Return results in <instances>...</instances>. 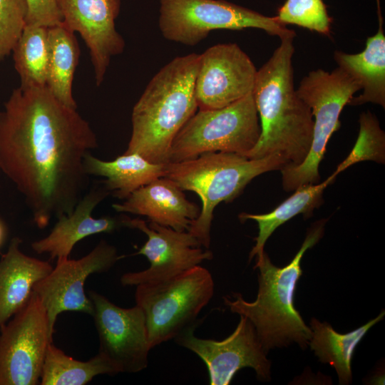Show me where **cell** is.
Returning a JSON list of instances; mask_svg holds the SVG:
<instances>
[{
    "mask_svg": "<svg viewBox=\"0 0 385 385\" xmlns=\"http://www.w3.org/2000/svg\"><path fill=\"white\" fill-rule=\"evenodd\" d=\"M158 26L168 41L195 46L213 30L255 28L281 38L296 36L275 18L224 0H160Z\"/></svg>",
    "mask_w": 385,
    "mask_h": 385,
    "instance_id": "9",
    "label": "cell"
},
{
    "mask_svg": "<svg viewBox=\"0 0 385 385\" xmlns=\"http://www.w3.org/2000/svg\"><path fill=\"white\" fill-rule=\"evenodd\" d=\"M260 133L252 93L223 108L198 109L173 139L168 163L212 152L245 155L257 144Z\"/></svg>",
    "mask_w": 385,
    "mask_h": 385,
    "instance_id": "8",
    "label": "cell"
},
{
    "mask_svg": "<svg viewBox=\"0 0 385 385\" xmlns=\"http://www.w3.org/2000/svg\"><path fill=\"white\" fill-rule=\"evenodd\" d=\"M385 160V135L377 118L369 111L359 117V133L356 142L347 158L335 170L341 172L357 162L374 160L384 163Z\"/></svg>",
    "mask_w": 385,
    "mask_h": 385,
    "instance_id": "27",
    "label": "cell"
},
{
    "mask_svg": "<svg viewBox=\"0 0 385 385\" xmlns=\"http://www.w3.org/2000/svg\"><path fill=\"white\" fill-rule=\"evenodd\" d=\"M124 227L137 229L145 233L148 240L133 254L145 256L150 262L148 268L133 272H126L120 277L123 286L163 280L213 258L212 252L202 248L199 240L188 231H178L171 227L138 218L121 217Z\"/></svg>",
    "mask_w": 385,
    "mask_h": 385,
    "instance_id": "14",
    "label": "cell"
},
{
    "mask_svg": "<svg viewBox=\"0 0 385 385\" xmlns=\"http://www.w3.org/2000/svg\"><path fill=\"white\" fill-rule=\"evenodd\" d=\"M88 297L99 339L98 353L111 361L119 373H137L146 369L151 349L142 309L136 304L120 307L95 291H90Z\"/></svg>",
    "mask_w": 385,
    "mask_h": 385,
    "instance_id": "13",
    "label": "cell"
},
{
    "mask_svg": "<svg viewBox=\"0 0 385 385\" xmlns=\"http://www.w3.org/2000/svg\"><path fill=\"white\" fill-rule=\"evenodd\" d=\"M384 310L363 326L346 334H339L327 322L315 318L310 322L312 337L309 345L319 361L334 367L339 384H349L352 381L351 361L356 345L376 323L383 319Z\"/></svg>",
    "mask_w": 385,
    "mask_h": 385,
    "instance_id": "22",
    "label": "cell"
},
{
    "mask_svg": "<svg viewBox=\"0 0 385 385\" xmlns=\"http://www.w3.org/2000/svg\"><path fill=\"white\" fill-rule=\"evenodd\" d=\"M57 4L62 24L78 33L89 50L96 84L100 86L111 58L125 48L115 23L120 0H57Z\"/></svg>",
    "mask_w": 385,
    "mask_h": 385,
    "instance_id": "16",
    "label": "cell"
},
{
    "mask_svg": "<svg viewBox=\"0 0 385 385\" xmlns=\"http://www.w3.org/2000/svg\"><path fill=\"white\" fill-rule=\"evenodd\" d=\"M102 185H95L83 195L73 210L57 218L51 232L31 245L37 254H48L56 260L68 258L75 245L80 240L96 234L111 233L124 227L121 217H92L94 208L109 192Z\"/></svg>",
    "mask_w": 385,
    "mask_h": 385,
    "instance_id": "17",
    "label": "cell"
},
{
    "mask_svg": "<svg viewBox=\"0 0 385 385\" xmlns=\"http://www.w3.org/2000/svg\"><path fill=\"white\" fill-rule=\"evenodd\" d=\"M326 221L312 227L292 260L283 267L274 265L266 252L256 257L254 268L259 270L258 292L254 302H247L240 293L222 297L230 311L247 317L255 327L265 350L297 343L304 349L309 344L312 330L294 305L297 282L302 274L301 260L305 252L322 237Z\"/></svg>",
    "mask_w": 385,
    "mask_h": 385,
    "instance_id": "4",
    "label": "cell"
},
{
    "mask_svg": "<svg viewBox=\"0 0 385 385\" xmlns=\"http://www.w3.org/2000/svg\"><path fill=\"white\" fill-rule=\"evenodd\" d=\"M21 243L12 238L0 258V327L29 302L34 285L53 269L50 262L24 254Z\"/></svg>",
    "mask_w": 385,
    "mask_h": 385,
    "instance_id": "19",
    "label": "cell"
},
{
    "mask_svg": "<svg viewBox=\"0 0 385 385\" xmlns=\"http://www.w3.org/2000/svg\"><path fill=\"white\" fill-rule=\"evenodd\" d=\"M11 53L20 87L46 86L48 27L26 25Z\"/></svg>",
    "mask_w": 385,
    "mask_h": 385,
    "instance_id": "26",
    "label": "cell"
},
{
    "mask_svg": "<svg viewBox=\"0 0 385 385\" xmlns=\"http://www.w3.org/2000/svg\"><path fill=\"white\" fill-rule=\"evenodd\" d=\"M26 0H0V61L11 53L26 24Z\"/></svg>",
    "mask_w": 385,
    "mask_h": 385,
    "instance_id": "29",
    "label": "cell"
},
{
    "mask_svg": "<svg viewBox=\"0 0 385 385\" xmlns=\"http://www.w3.org/2000/svg\"><path fill=\"white\" fill-rule=\"evenodd\" d=\"M120 259L116 248L101 240L78 260H56V267L33 288L46 311L53 333L57 317L65 311L92 315L93 304L85 294V282L91 274L108 271Z\"/></svg>",
    "mask_w": 385,
    "mask_h": 385,
    "instance_id": "12",
    "label": "cell"
},
{
    "mask_svg": "<svg viewBox=\"0 0 385 385\" xmlns=\"http://www.w3.org/2000/svg\"><path fill=\"white\" fill-rule=\"evenodd\" d=\"M337 175L334 172L322 183L299 187L289 197L268 213L240 214L239 218L241 221L253 220L256 221L259 228L258 235L255 238V245L249 255V261L265 252L264 247L267 240L279 226L299 214L311 215L313 210L321 205L324 190Z\"/></svg>",
    "mask_w": 385,
    "mask_h": 385,
    "instance_id": "24",
    "label": "cell"
},
{
    "mask_svg": "<svg viewBox=\"0 0 385 385\" xmlns=\"http://www.w3.org/2000/svg\"><path fill=\"white\" fill-rule=\"evenodd\" d=\"M276 19L282 24H294L329 37L332 19L323 0H287Z\"/></svg>",
    "mask_w": 385,
    "mask_h": 385,
    "instance_id": "28",
    "label": "cell"
},
{
    "mask_svg": "<svg viewBox=\"0 0 385 385\" xmlns=\"http://www.w3.org/2000/svg\"><path fill=\"white\" fill-rule=\"evenodd\" d=\"M257 69L235 43L214 45L200 54L195 81L198 109L229 106L251 93Z\"/></svg>",
    "mask_w": 385,
    "mask_h": 385,
    "instance_id": "15",
    "label": "cell"
},
{
    "mask_svg": "<svg viewBox=\"0 0 385 385\" xmlns=\"http://www.w3.org/2000/svg\"><path fill=\"white\" fill-rule=\"evenodd\" d=\"M80 56L75 33L63 24L48 27V63L46 86L64 105L77 108L73 81Z\"/></svg>",
    "mask_w": 385,
    "mask_h": 385,
    "instance_id": "23",
    "label": "cell"
},
{
    "mask_svg": "<svg viewBox=\"0 0 385 385\" xmlns=\"http://www.w3.org/2000/svg\"><path fill=\"white\" fill-rule=\"evenodd\" d=\"M97 147L90 123L46 86L14 88L0 110V170L41 229L82 198L84 157Z\"/></svg>",
    "mask_w": 385,
    "mask_h": 385,
    "instance_id": "1",
    "label": "cell"
},
{
    "mask_svg": "<svg viewBox=\"0 0 385 385\" xmlns=\"http://www.w3.org/2000/svg\"><path fill=\"white\" fill-rule=\"evenodd\" d=\"M200 54L173 58L151 78L133 106L132 133L125 154L154 164L168 163L173 139L197 112L195 81Z\"/></svg>",
    "mask_w": 385,
    "mask_h": 385,
    "instance_id": "3",
    "label": "cell"
},
{
    "mask_svg": "<svg viewBox=\"0 0 385 385\" xmlns=\"http://www.w3.org/2000/svg\"><path fill=\"white\" fill-rule=\"evenodd\" d=\"M293 38H281L272 56L257 71L252 93L261 133L257 144L244 155L248 158L278 154L287 165L296 166L311 148L314 118L294 87Z\"/></svg>",
    "mask_w": 385,
    "mask_h": 385,
    "instance_id": "2",
    "label": "cell"
},
{
    "mask_svg": "<svg viewBox=\"0 0 385 385\" xmlns=\"http://www.w3.org/2000/svg\"><path fill=\"white\" fill-rule=\"evenodd\" d=\"M377 33L366 39V48L359 53L334 52V60L342 70L355 79L363 90L356 97H351L349 105L366 103L385 107V36L382 17L379 9Z\"/></svg>",
    "mask_w": 385,
    "mask_h": 385,
    "instance_id": "20",
    "label": "cell"
},
{
    "mask_svg": "<svg viewBox=\"0 0 385 385\" xmlns=\"http://www.w3.org/2000/svg\"><path fill=\"white\" fill-rule=\"evenodd\" d=\"M83 165L88 176L104 178L101 183L109 194L124 200L164 175V164L151 163L137 153H123L113 160L105 161L88 153Z\"/></svg>",
    "mask_w": 385,
    "mask_h": 385,
    "instance_id": "21",
    "label": "cell"
},
{
    "mask_svg": "<svg viewBox=\"0 0 385 385\" xmlns=\"http://www.w3.org/2000/svg\"><path fill=\"white\" fill-rule=\"evenodd\" d=\"M234 332L221 341L202 339L195 335L197 323L183 330L173 339L178 345L191 351L205 364L210 385H228L241 369L255 370L260 381L271 379V361L267 358L255 327L245 317Z\"/></svg>",
    "mask_w": 385,
    "mask_h": 385,
    "instance_id": "11",
    "label": "cell"
},
{
    "mask_svg": "<svg viewBox=\"0 0 385 385\" xmlns=\"http://www.w3.org/2000/svg\"><path fill=\"white\" fill-rule=\"evenodd\" d=\"M361 89L360 84L339 67L332 72L312 71L302 78L296 91L311 109L313 138L308 155L301 164L286 165L280 170L285 190H295L302 185L319 182V166L329 140L340 127V113Z\"/></svg>",
    "mask_w": 385,
    "mask_h": 385,
    "instance_id": "7",
    "label": "cell"
},
{
    "mask_svg": "<svg viewBox=\"0 0 385 385\" xmlns=\"http://www.w3.org/2000/svg\"><path fill=\"white\" fill-rule=\"evenodd\" d=\"M113 208L118 212L145 216L150 222L178 231H188L200 215L198 206L189 201L171 180L161 177L133 192Z\"/></svg>",
    "mask_w": 385,
    "mask_h": 385,
    "instance_id": "18",
    "label": "cell"
},
{
    "mask_svg": "<svg viewBox=\"0 0 385 385\" xmlns=\"http://www.w3.org/2000/svg\"><path fill=\"white\" fill-rule=\"evenodd\" d=\"M214 291L211 273L200 265L163 280L137 285L135 304L144 314L150 349L197 324Z\"/></svg>",
    "mask_w": 385,
    "mask_h": 385,
    "instance_id": "6",
    "label": "cell"
},
{
    "mask_svg": "<svg viewBox=\"0 0 385 385\" xmlns=\"http://www.w3.org/2000/svg\"><path fill=\"white\" fill-rule=\"evenodd\" d=\"M4 228L2 223L0 221V246L4 240Z\"/></svg>",
    "mask_w": 385,
    "mask_h": 385,
    "instance_id": "31",
    "label": "cell"
},
{
    "mask_svg": "<svg viewBox=\"0 0 385 385\" xmlns=\"http://www.w3.org/2000/svg\"><path fill=\"white\" fill-rule=\"evenodd\" d=\"M28 14L26 25L51 27L62 24L57 0H26Z\"/></svg>",
    "mask_w": 385,
    "mask_h": 385,
    "instance_id": "30",
    "label": "cell"
},
{
    "mask_svg": "<svg viewBox=\"0 0 385 385\" xmlns=\"http://www.w3.org/2000/svg\"><path fill=\"white\" fill-rule=\"evenodd\" d=\"M0 329V385L40 384L53 333L37 295L33 292L29 302Z\"/></svg>",
    "mask_w": 385,
    "mask_h": 385,
    "instance_id": "10",
    "label": "cell"
},
{
    "mask_svg": "<svg viewBox=\"0 0 385 385\" xmlns=\"http://www.w3.org/2000/svg\"><path fill=\"white\" fill-rule=\"evenodd\" d=\"M117 374L119 371L115 366L100 353L88 361H78L51 342L45 356L40 384L85 385L98 375Z\"/></svg>",
    "mask_w": 385,
    "mask_h": 385,
    "instance_id": "25",
    "label": "cell"
},
{
    "mask_svg": "<svg viewBox=\"0 0 385 385\" xmlns=\"http://www.w3.org/2000/svg\"><path fill=\"white\" fill-rule=\"evenodd\" d=\"M287 165L278 154L251 159L233 153L212 152L164 164L163 177L181 190L199 195L202 208L188 232L204 248L209 249L215 207L221 202H232L253 178L269 171L280 170Z\"/></svg>",
    "mask_w": 385,
    "mask_h": 385,
    "instance_id": "5",
    "label": "cell"
}]
</instances>
